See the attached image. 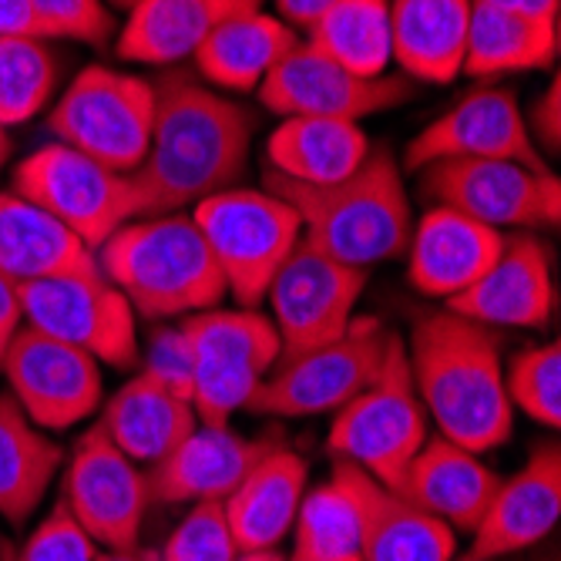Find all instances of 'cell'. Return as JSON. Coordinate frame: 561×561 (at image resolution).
Wrapping results in <instances>:
<instances>
[{
  "label": "cell",
  "instance_id": "cell-1",
  "mask_svg": "<svg viewBox=\"0 0 561 561\" xmlns=\"http://www.w3.org/2000/svg\"><path fill=\"white\" fill-rule=\"evenodd\" d=\"M156 88V122L141 165L128 175L138 219L169 216L236 188L249 165L252 115L239 101L206 88L188 71H165Z\"/></svg>",
  "mask_w": 561,
  "mask_h": 561
},
{
  "label": "cell",
  "instance_id": "cell-2",
  "mask_svg": "<svg viewBox=\"0 0 561 561\" xmlns=\"http://www.w3.org/2000/svg\"><path fill=\"white\" fill-rule=\"evenodd\" d=\"M407 364L440 437L471 454L494 450L512 437L515 407L504 393L501 340L491 327L454 310L427 313L411 333Z\"/></svg>",
  "mask_w": 561,
  "mask_h": 561
},
{
  "label": "cell",
  "instance_id": "cell-3",
  "mask_svg": "<svg viewBox=\"0 0 561 561\" xmlns=\"http://www.w3.org/2000/svg\"><path fill=\"white\" fill-rule=\"evenodd\" d=\"M266 192L279 195L299 216L302 242L353 270L403 256L414 232L411 202L390 148H370L360 169L323 188L296 185L270 172Z\"/></svg>",
  "mask_w": 561,
  "mask_h": 561
},
{
  "label": "cell",
  "instance_id": "cell-4",
  "mask_svg": "<svg viewBox=\"0 0 561 561\" xmlns=\"http://www.w3.org/2000/svg\"><path fill=\"white\" fill-rule=\"evenodd\" d=\"M98 270L122 289L135 317L175 320L216 310L226 279L192 216L131 219L94 252Z\"/></svg>",
  "mask_w": 561,
  "mask_h": 561
},
{
  "label": "cell",
  "instance_id": "cell-5",
  "mask_svg": "<svg viewBox=\"0 0 561 561\" xmlns=\"http://www.w3.org/2000/svg\"><path fill=\"white\" fill-rule=\"evenodd\" d=\"M424 440V403L414 390L411 364H407V343L393 333L380 374L367 390L340 407L327 444L340 461L364 468L374 481L397 491Z\"/></svg>",
  "mask_w": 561,
  "mask_h": 561
},
{
  "label": "cell",
  "instance_id": "cell-6",
  "mask_svg": "<svg viewBox=\"0 0 561 561\" xmlns=\"http://www.w3.org/2000/svg\"><path fill=\"white\" fill-rule=\"evenodd\" d=\"M192 219L213 249L226 293L239 310H260L273 276L302 236L299 216L266 188H226L202 198Z\"/></svg>",
  "mask_w": 561,
  "mask_h": 561
},
{
  "label": "cell",
  "instance_id": "cell-7",
  "mask_svg": "<svg viewBox=\"0 0 561 561\" xmlns=\"http://www.w3.org/2000/svg\"><path fill=\"white\" fill-rule=\"evenodd\" d=\"M156 122V88L138 75L88 65L50 112L61 145L84 151L112 172L131 175L148 156Z\"/></svg>",
  "mask_w": 561,
  "mask_h": 561
},
{
  "label": "cell",
  "instance_id": "cell-8",
  "mask_svg": "<svg viewBox=\"0 0 561 561\" xmlns=\"http://www.w3.org/2000/svg\"><path fill=\"white\" fill-rule=\"evenodd\" d=\"M393 333L377 317H353L350 330L327 346L279 360L249 397L245 411L263 417L336 414L374 383Z\"/></svg>",
  "mask_w": 561,
  "mask_h": 561
},
{
  "label": "cell",
  "instance_id": "cell-9",
  "mask_svg": "<svg viewBox=\"0 0 561 561\" xmlns=\"http://www.w3.org/2000/svg\"><path fill=\"white\" fill-rule=\"evenodd\" d=\"M195 356L192 407L198 424L229 427L236 411L279 364L283 346L276 327L260 310H206L182 320Z\"/></svg>",
  "mask_w": 561,
  "mask_h": 561
},
{
  "label": "cell",
  "instance_id": "cell-10",
  "mask_svg": "<svg viewBox=\"0 0 561 561\" xmlns=\"http://www.w3.org/2000/svg\"><path fill=\"white\" fill-rule=\"evenodd\" d=\"M14 192L61 222L91 252L105 245V239L125 222L138 219L131 179L61 141L37 148L18 165Z\"/></svg>",
  "mask_w": 561,
  "mask_h": 561
},
{
  "label": "cell",
  "instance_id": "cell-11",
  "mask_svg": "<svg viewBox=\"0 0 561 561\" xmlns=\"http://www.w3.org/2000/svg\"><path fill=\"white\" fill-rule=\"evenodd\" d=\"M18 293L27 327L118 370L138 360V317L122 289L108 283L98 266L18 283Z\"/></svg>",
  "mask_w": 561,
  "mask_h": 561
},
{
  "label": "cell",
  "instance_id": "cell-12",
  "mask_svg": "<svg viewBox=\"0 0 561 561\" xmlns=\"http://www.w3.org/2000/svg\"><path fill=\"white\" fill-rule=\"evenodd\" d=\"M421 192L437 206L491 229L558 226L561 216L558 179L504 159L431 162L421 169Z\"/></svg>",
  "mask_w": 561,
  "mask_h": 561
},
{
  "label": "cell",
  "instance_id": "cell-13",
  "mask_svg": "<svg viewBox=\"0 0 561 561\" xmlns=\"http://www.w3.org/2000/svg\"><path fill=\"white\" fill-rule=\"evenodd\" d=\"M367 286V270L336 263L310 242H296L270 283L266 302L283 346L279 360L333 343L353 323V310Z\"/></svg>",
  "mask_w": 561,
  "mask_h": 561
},
{
  "label": "cell",
  "instance_id": "cell-14",
  "mask_svg": "<svg viewBox=\"0 0 561 561\" xmlns=\"http://www.w3.org/2000/svg\"><path fill=\"white\" fill-rule=\"evenodd\" d=\"M61 504L98 548H135L145 512L151 504L148 474L94 424L75 444L65 471Z\"/></svg>",
  "mask_w": 561,
  "mask_h": 561
},
{
  "label": "cell",
  "instance_id": "cell-15",
  "mask_svg": "<svg viewBox=\"0 0 561 561\" xmlns=\"http://www.w3.org/2000/svg\"><path fill=\"white\" fill-rule=\"evenodd\" d=\"M0 374L8 393L41 431H68L101 407V364L84 350L61 343L34 327L11 340Z\"/></svg>",
  "mask_w": 561,
  "mask_h": 561
},
{
  "label": "cell",
  "instance_id": "cell-16",
  "mask_svg": "<svg viewBox=\"0 0 561 561\" xmlns=\"http://www.w3.org/2000/svg\"><path fill=\"white\" fill-rule=\"evenodd\" d=\"M260 101L279 118H340L360 122L367 115L403 105L411 98L407 78H356L323 58L306 41L263 78Z\"/></svg>",
  "mask_w": 561,
  "mask_h": 561
},
{
  "label": "cell",
  "instance_id": "cell-17",
  "mask_svg": "<svg viewBox=\"0 0 561 561\" xmlns=\"http://www.w3.org/2000/svg\"><path fill=\"white\" fill-rule=\"evenodd\" d=\"M444 159H504L535 172H548L545 159L528 135L518 98L504 88H478L450 112L434 118L403 151V169L421 172Z\"/></svg>",
  "mask_w": 561,
  "mask_h": 561
},
{
  "label": "cell",
  "instance_id": "cell-18",
  "mask_svg": "<svg viewBox=\"0 0 561 561\" xmlns=\"http://www.w3.org/2000/svg\"><path fill=\"white\" fill-rule=\"evenodd\" d=\"M276 437H242L229 427L198 424L172 454L151 465L148 494L165 504H222Z\"/></svg>",
  "mask_w": 561,
  "mask_h": 561
},
{
  "label": "cell",
  "instance_id": "cell-19",
  "mask_svg": "<svg viewBox=\"0 0 561 561\" xmlns=\"http://www.w3.org/2000/svg\"><path fill=\"white\" fill-rule=\"evenodd\" d=\"M447 310L481 327H545L554 310V283L545 245L528 232L504 236L488 273L461 296L447 299Z\"/></svg>",
  "mask_w": 561,
  "mask_h": 561
},
{
  "label": "cell",
  "instance_id": "cell-20",
  "mask_svg": "<svg viewBox=\"0 0 561 561\" xmlns=\"http://www.w3.org/2000/svg\"><path fill=\"white\" fill-rule=\"evenodd\" d=\"M561 515V450L538 444L515 478L497 484L481 525L471 531V558L494 561L538 545Z\"/></svg>",
  "mask_w": 561,
  "mask_h": 561
},
{
  "label": "cell",
  "instance_id": "cell-21",
  "mask_svg": "<svg viewBox=\"0 0 561 561\" xmlns=\"http://www.w3.org/2000/svg\"><path fill=\"white\" fill-rule=\"evenodd\" d=\"M504 232L474 222L454 209L434 206L407 242V276L414 289L437 299H454L471 289L497 260Z\"/></svg>",
  "mask_w": 561,
  "mask_h": 561
},
{
  "label": "cell",
  "instance_id": "cell-22",
  "mask_svg": "<svg viewBox=\"0 0 561 561\" xmlns=\"http://www.w3.org/2000/svg\"><path fill=\"white\" fill-rule=\"evenodd\" d=\"M501 478L447 437H427L414 461L407 465L400 494L424 512L447 522L454 531H474L488 512Z\"/></svg>",
  "mask_w": 561,
  "mask_h": 561
},
{
  "label": "cell",
  "instance_id": "cell-23",
  "mask_svg": "<svg viewBox=\"0 0 561 561\" xmlns=\"http://www.w3.org/2000/svg\"><path fill=\"white\" fill-rule=\"evenodd\" d=\"M306 461L276 444L266 450L252 471L239 481V488L222 501V515L236 551H266L276 548L296 522L299 501L306 494Z\"/></svg>",
  "mask_w": 561,
  "mask_h": 561
},
{
  "label": "cell",
  "instance_id": "cell-24",
  "mask_svg": "<svg viewBox=\"0 0 561 561\" xmlns=\"http://www.w3.org/2000/svg\"><path fill=\"white\" fill-rule=\"evenodd\" d=\"M260 8L263 0H141L118 34V58L172 68L192 58L222 21Z\"/></svg>",
  "mask_w": 561,
  "mask_h": 561
},
{
  "label": "cell",
  "instance_id": "cell-25",
  "mask_svg": "<svg viewBox=\"0 0 561 561\" xmlns=\"http://www.w3.org/2000/svg\"><path fill=\"white\" fill-rule=\"evenodd\" d=\"M98 427L108 434V440L128 454L135 465H159L165 454H172L195 427V407L148 374H135L105 407H101Z\"/></svg>",
  "mask_w": 561,
  "mask_h": 561
},
{
  "label": "cell",
  "instance_id": "cell-26",
  "mask_svg": "<svg viewBox=\"0 0 561 561\" xmlns=\"http://www.w3.org/2000/svg\"><path fill=\"white\" fill-rule=\"evenodd\" d=\"M474 0H390L393 61L407 78L447 84L461 75Z\"/></svg>",
  "mask_w": 561,
  "mask_h": 561
},
{
  "label": "cell",
  "instance_id": "cell-27",
  "mask_svg": "<svg viewBox=\"0 0 561 561\" xmlns=\"http://www.w3.org/2000/svg\"><path fill=\"white\" fill-rule=\"evenodd\" d=\"M364 504L360 561H450L457 531L437 515L417 507L400 491L383 488L364 468L356 474Z\"/></svg>",
  "mask_w": 561,
  "mask_h": 561
},
{
  "label": "cell",
  "instance_id": "cell-28",
  "mask_svg": "<svg viewBox=\"0 0 561 561\" xmlns=\"http://www.w3.org/2000/svg\"><path fill=\"white\" fill-rule=\"evenodd\" d=\"M367 131L340 118H283L266 141L270 172L310 188L343 182L367 162Z\"/></svg>",
  "mask_w": 561,
  "mask_h": 561
},
{
  "label": "cell",
  "instance_id": "cell-29",
  "mask_svg": "<svg viewBox=\"0 0 561 561\" xmlns=\"http://www.w3.org/2000/svg\"><path fill=\"white\" fill-rule=\"evenodd\" d=\"M299 44V34L273 14L242 11L222 21L192 55L195 71L222 91H256L263 78Z\"/></svg>",
  "mask_w": 561,
  "mask_h": 561
},
{
  "label": "cell",
  "instance_id": "cell-30",
  "mask_svg": "<svg viewBox=\"0 0 561 561\" xmlns=\"http://www.w3.org/2000/svg\"><path fill=\"white\" fill-rule=\"evenodd\" d=\"M94 252L18 192H0V276L31 283L94 270Z\"/></svg>",
  "mask_w": 561,
  "mask_h": 561
},
{
  "label": "cell",
  "instance_id": "cell-31",
  "mask_svg": "<svg viewBox=\"0 0 561 561\" xmlns=\"http://www.w3.org/2000/svg\"><path fill=\"white\" fill-rule=\"evenodd\" d=\"M61 461V447L31 424L11 393H0V518L24 525L55 484Z\"/></svg>",
  "mask_w": 561,
  "mask_h": 561
},
{
  "label": "cell",
  "instance_id": "cell-32",
  "mask_svg": "<svg viewBox=\"0 0 561 561\" xmlns=\"http://www.w3.org/2000/svg\"><path fill=\"white\" fill-rule=\"evenodd\" d=\"M558 21H535L501 8L474 4L461 71L471 78H497L548 68L558 55Z\"/></svg>",
  "mask_w": 561,
  "mask_h": 561
},
{
  "label": "cell",
  "instance_id": "cell-33",
  "mask_svg": "<svg viewBox=\"0 0 561 561\" xmlns=\"http://www.w3.org/2000/svg\"><path fill=\"white\" fill-rule=\"evenodd\" d=\"M306 44L356 78H383L393 61L390 0H336L306 31Z\"/></svg>",
  "mask_w": 561,
  "mask_h": 561
},
{
  "label": "cell",
  "instance_id": "cell-34",
  "mask_svg": "<svg viewBox=\"0 0 561 561\" xmlns=\"http://www.w3.org/2000/svg\"><path fill=\"white\" fill-rule=\"evenodd\" d=\"M360 468L340 461L333 478L310 494H302L299 512L293 522L296 551L310 558H360V535H364V504L356 488Z\"/></svg>",
  "mask_w": 561,
  "mask_h": 561
},
{
  "label": "cell",
  "instance_id": "cell-35",
  "mask_svg": "<svg viewBox=\"0 0 561 561\" xmlns=\"http://www.w3.org/2000/svg\"><path fill=\"white\" fill-rule=\"evenodd\" d=\"M58 58L37 37H0V128L31 122L55 94Z\"/></svg>",
  "mask_w": 561,
  "mask_h": 561
},
{
  "label": "cell",
  "instance_id": "cell-36",
  "mask_svg": "<svg viewBox=\"0 0 561 561\" xmlns=\"http://www.w3.org/2000/svg\"><path fill=\"white\" fill-rule=\"evenodd\" d=\"M504 393L525 417L554 431L561 424V346L551 340L518 353L504 374Z\"/></svg>",
  "mask_w": 561,
  "mask_h": 561
},
{
  "label": "cell",
  "instance_id": "cell-37",
  "mask_svg": "<svg viewBox=\"0 0 561 561\" xmlns=\"http://www.w3.org/2000/svg\"><path fill=\"white\" fill-rule=\"evenodd\" d=\"M236 541L229 535L222 504H192L185 522L172 531L162 561H232Z\"/></svg>",
  "mask_w": 561,
  "mask_h": 561
},
{
  "label": "cell",
  "instance_id": "cell-38",
  "mask_svg": "<svg viewBox=\"0 0 561 561\" xmlns=\"http://www.w3.org/2000/svg\"><path fill=\"white\" fill-rule=\"evenodd\" d=\"M47 41H84L101 47L112 34V14L101 0H34Z\"/></svg>",
  "mask_w": 561,
  "mask_h": 561
},
{
  "label": "cell",
  "instance_id": "cell-39",
  "mask_svg": "<svg viewBox=\"0 0 561 561\" xmlns=\"http://www.w3.org/2000/svg\"><path fill=\"white\" fill-rule=\"evenodd\" d=\"M141 374H148L156 383H162L165 390H172L175 397L192 403L195 393V356H192V340L185 333V327H165L151 336L148 350H145V364Z\"/></svg>",
  "mask_w": 561,
  "mask_h": 561
},
{
  "label": "cell",
  "instance_id": "cell-40",
  "mask_svg": "<svg viewBox=\"0 0 561 561\" xmlns=\"http://www.w3.org/2000/svg\"><path fill=\"white\" fill-rule=\"evenodd\" d=\"M94 558H98V545L78 528V522L68 515V507L61 501L31 531V538L18 554V561H94Z\"/></svg>",
  "mask_w": 561,
  "mask_h": 561
},
{
  "label": "cell",
  "instance_id": "cell-41",
  "mask_svg": "<svg viewBox=\"0 0 561 561\" xmlns=\"http://www.w3.org/2000/svg\"><path fill=\"white\" fill-rule=\"evenodd\" d=\"M525 125H528V135H538L541 148L558 151V145H561V81H558V75L551 78L548 91L535 101L531 118Z\"/></svg>",
  "mask_w": 561,
  "mask_h": 561
},
{
  "label": "cell",
  "instance_id": "cell-42",
  "mask_svg": "<svg viewBox=\"0 0 561 561\" xmlns=\"http://www.w3.org/2000/svg\"><path fill=\"white\" fill-rule=\"evenodd\" d=\"M0 37H37L47 41L34 0H0Z\"/></svg>",
  "mask_w": 561,
  "mask_h": 561
},
{
  "label": "cell",
  "instance_id": "cell-43",
  "mask_svg": "<svg viewBox=\"0 0 561 561\" xmlns=\"http://www.w3.org/2000/svg\"><path fill=\"white\" fill-rule=\"evenodd\" d=\"M24 327V310H21V293L18 283L0 276V360L11 346V340L18 336V330Z\"/></svg>",
  "mask_w": 561,
  "mask_h": 561
},
{
  "label": "cell",
  "instance_id": "cell-44",
  "mask_svg": "<svg viewBox=\"0 0 561 561\" xmlns=\"http://www.w3.org/2000/svg\"><path fill=\"white\" fill-rule=\"evenodd\" d=\"M336 0H276L279 21L289 24L293 31H310Z\"/></svg>",
  "mask_w": 561,
  "mask_h": 561
},
{
  "label": "cell",
  "instance_id": "cell-45",
  "mask_svg": "<svg viewBox=\"0 0 561 561\" xmlns=\"http://www.w3.org/2000/svg\"><path fill=\"white\" fill-rule=\"evenodd\" d=\"M474 4L501 8L512 14L535 18V21H558V11H561V0H474Z\"/></svg>",
  "mask_w": 561,
  "mask_h": 561
},
{
  "label": "cell",
  "instance_id": "cell-46",
  "mask_svg": "<svg viewBox=\"0 0 561 561\" xmlns=\"http://www.w3.org/2000/svg\"><path fill=\"white\" fill-rule=\"evenodd\" d=\"M94 561H151V558L135 548H125V551H98Z\"/></svg>",
  "mask_w": 561,
  "mask_h": 561
},
{
  "label": "cell",
  "instance_id": "cell-47",
  "mask_svg": "<svg viewBox=\"0 0 561 561\" xmlns=\"http://www.w3.org/2000/svg\"><path fill=\"white\" fill-rule=\"evenodd\" d=\"M232 561H286L276 548H266V551H236Z\"/></svg>",
  "mask_w": 561,
  "mask_h": 561
},
{
  "label": "cell",
  "instance_id": "cell-48",
  "mask_svg": "<svg viewBox=\"0 0 561 561\" xmlns=\"http://www.w3.org/2000/svg\"><path fill=\"white\" fill-rule=\"evenodd\" d=\"M105 8H118V11H131V8H138L141 0H101Z\"/></svg>",
  "mask_w": 561,
  "mask_h": 561
},
{
  "label": "cell",
  "instance_id": "cell-49",
  "mask_svg": "<svg viewBox=\"0 0 561 561\" xmlns=\"http://www.w3.org/2000/svg\"><path fill=\"white\" fill-rule=\"evenodd\" d=\"M289 561H360V558H310V554L293 551V558H289Z\"/></svg>",
  "mask_w": 561,
  "mask_h": 561
},
{
  "label": "cell",
  "instance_id": "cell-50",
  "mask_svg": "<svg viewBox=\"0 0 561 561\" xmlns=\"http://www.w3.org/2000/svg\"><path fill=\"white\" fill-rule=\"evenodd\" d=\"M8 151H11V141H8L4 128H0V169H4V162H8Z\"/></svg>",
  "mask_w": 561,
  "mask_h": 561
},
{
  "label": "cell",
  "instance_id": "cell-51",
  "mask_svg": "<svg viewBox=\"0 0 561 561\" xmlns=\"http://www.w3.org/2000/svg\"><path fill=\"white\" fill-rule=\"evenodd\" d=\"M461 561H481V558H471V554H468V558H461Z\"/></svg>",
  "mask_w": 561,
  "mask_h": 561
}]
</instances>
